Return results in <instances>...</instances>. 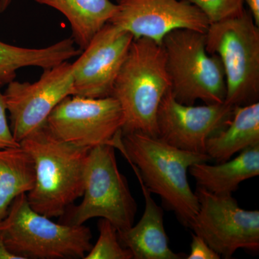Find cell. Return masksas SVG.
<instances>
[{
    "mask_svg": "<svg viewBox=\"0 0 259 259\" xmlns=\"http://www.w3.org/2000/svg\"><path fill=\"white\" fill-rule=\"evenodd\" d=\"M113 146L118 148L151 194L161 197L163 206L190 228L198 212L199 201L191 189L187 172L196 163H207L206 153L184 151L158 137L132 133L117 134Z\"/></svg>",
    "mask_w": 259,
    "mask_h": 259,
    "instance_id": "6da1fadb",
    "label": "cell"
},
{
    "mask_svg": "<svg viewBox=\"0 0 259 259\" xmlns=\"http://www.w3.org/2000/svg\"><path fill=\"white\" fill-rule=\"evenodd\" d=\"M35 163V186L27 193L30 207L46 217H61L81 196L91 148L54 137L44 125L20 143Z\"/></svg>",
    "mask_w": 259,
    "mask_h": 259,
    "instance_id": "7a4b0ae2",
    "label": "cell"
},
{
    "mask_svg": "<svg viewBox=\"0 0 259 259\" xmlns=\"http://www.w3.org/2000/svg\"><path fill=\"white\" fill-rule=\"evenodd\" d=\"M169 90L162 44L147 37L134 38L112 95L123 113L122 134L139 133L158 137V109Z\"/></svg>",
    "mask_w": 259,
    "mask_h": 259,
    "instance_id": "3957f363",
    "label": "cell"
},
{
    "mask_svg": "<svg viewBox=\"0 0 259 259\" xmlns=\"http://www.w3.org/2000/svg\"><path fill=\"white\" fill-rule=\"evenodd\" d=\"M0 233L20 259L83 258L93 246L90 228L53 222L31 208L26 193L10 204L0 221Z\"/></svg>",
    "mask_w": 259,
    "mask_h": 259,
    "instance_id": "277c9868",
    "label": "cell"
},
{
    "mask_svg": "<svg viewBox=\"0 0 259 259\" xmlns=\"http://www.w3.org/2000/svg\"><path fill=\"white\" fill-rule=\"evenodd\" d=\"M166 54L170 91L175 100L193 105L223 103L226 97L224 69L217 55L206 50L205 33L176 29L162 40Z\"/></svg>",
    "mask_w": 259,
    "mask_h": 259,
    "instance_id": "5b68a950",
    "label": "cell"
},
{
    "mask_svg": "<svg viewBox=\"0 0 259 259\" xmlns=\"http://www.w3.org/2000/svg\"><path fill=\"white\" fill-rule=\"evenodd\" d=\"M115 147L110 144L90 150L84 174L82 202L71 205L61 217V223L81 226L94 218H105L125 231L134 226L137 204L125 176L119 171Z\"/></svg>",
    "mask_w": 259,
    "mask_h": 259,
    "instance_id": "8992f818",
    "label": "cell"
},
{
    "mask_svg": "<svg viewBox=\"0 0 259 259\" xmlns=\"http://www.w3.org/2000/svg\"><path fill=\"white\" fill-rule=\"evenodd\" d=\"M249 10L211 23L206 50L222 62L226 82L225 103L234 107L258 102L259 28Z\"/></svg>",
    "mask_w": 259,
    "mask_h": 259,
    "instance_id": "52a82bcc",
    "label": "cell"
},
{
    "mask_svg": "<svg viewBox=\"0 0 259 259\" xmlns=\"http://www.w3.org/2000/svg\"><path fill=\"white\" fill-rule=\"evenodd\" d=\"M198 212L190 228L225 258L240 248H259V211L241 208L232 194L211 193L197 187Z\"/></svg>",
    "mask_w": 259,
    "mask_h": 259,
    "instance_id": "ba28073f",
    "label": "cell"
},
{
    "mask_svg": "<svg viewBox=\"0 0 259 259\" xmlns=\"http://www.w3.org/2000/svg\"><path fill=\"white\" fill-rule=\"evenodd\" d=\"M46 125L56 139L74 146H113L115 136L122 131L123 113L113 97L69 96L51 112Z\"/></svg>",
    "mask_w": 259,
    "mask_h": 259,
    "instance_id": "9c48e42d",
    "label": "cell"
},
{
    "mask_svg": "<svg viewBox=\"0 0 259 259\" xmlns=\"http://www.w3.org/2000/svg\"><path fill=\"white\" fill-rule=\"evenodd\" d=\"M4 95L9 112L10 129L20 144L24 139L45 125L48 117L64 99L72 96L73 64L65 61L44 69L33 83L12 81Z\"/></svg>",
    "mask_w": 259,
    "mask_h": 259,
    "instance_id": "30bf717a",
    "label": "cell"
},
{
    "mask_svg": "<svg viewBox=\"0 0 259 259\" xmlns=\"http://www.w3.org/2000/svg\"><path fill=\"white\" fill-rule=\"evenodd\" d=\"M134 39L131 32L107 23L72 63V96L112 97L115 80Z\"/></svg>",
    "mask_w": 259,
    "mask_h": 259,
    "instance_id": "8fae6325",
    "label": "cell"
},
{
    "mask_svg": "<svg viewBox=\"0 0 259 259\" xmlns=\"http://www.w3.org/2000/svg\"><path fill=\"white\" fill-rule=\"evenodd\" d=\"M117 9L109 23L131 32L134 38L147 37L161 44L176 29L205 33L210 23L195 5L185 0H117Z\"/></svg>",
    "mask_w": 259,
    "mask_h": 259,
    "instance_id": "7c38bea8",
    "label": "cell"
},
{
    "mask_svg": "<svg viewBox=\"0 0 259 259\" xmlns=\"http://www.w3.org/2000/svg\"><path fill=\"white\" fill-rule=\"evenodd\" d=\"M233 110L225 102L202 106L184 105L175 100L169 90L158 109V138L184 151L206 153L207 139L226 127Z\"/></svg>",
    "mask_w": 259,
    "mask_h": 259,
    "instance_id": "4fadbf2b",
    "label": "cell"
},
{
    "mask_svg": "<svg viewBox=\"0 0 259 259\" xmlns=\"http://www.w3.org/2000/svg\"><path fill=\"white\" fill-rule=\"evenodd\" d=\"M145 199V210L139 222L125 231H118L121 244L131 250L135 259H181L182 255L169 248L163 225V211L151 192L138 178Z\"/></svg>",
    "mask_w": 259,
    "mask_h": 259,
    "instance_id": "5bb4252c",
    "label": "cell"
},
{
    "mask_svg": "<svg viewBox=\"0 0 259 259\" xmlns=\"http://www.w3.org/2000/svg\"><path fill=\"white\" fill-rule=\"evenodd\" d=\"M259 145V102L233 107L224 128L207 139L206 154L217 163L231 159L236 153Z\"/></svg>",
    "mask_w": 259,
    "mask_h": 259,
    "instance_id": "9a60e30c",
    "label": "cell"
},
{
    "mask_svg": "<svg viewBox=\"0 0 259 259\" xmlns=\"http://www.w3.org/2000/svg\"><path fill=\"white\" fill-rule=\"evenodd\" d=\"M189 171L197 187L213 194H232L241 182L258 176L259 145L243 150L233 159L216 165L196 163Z\"/></svg>",
    "mask_w": 259,
    "mask_h": 259,
    "instance_id": "2e32d148",
    "label": "cell"
},
{
    "mask_svg": "<svg viewBox=\"0 0 259 259\" xmlns=\"http://www.w3.org/2000/svg\"><path fill=\"white\" fill-rule=\"evenodd\" d=\"M81 51L75 47L72 37L41 49L15 47L0 41V86L15 80L17 71L22 68L51 69L79 56Z\"/></svg>",
    "mask_w": 259,
    "mask_h": 259,
    "instance_id": "e0dca14e",
    "label": "cell"
},
{
    "mask_svg": "<svg viewBox=\"0 0 259 259\" xmlns=\"http://www.w3.org/2000/svg\"><path fill=\"white\" fill-rule=\"evenodd\" d=\"M51 7L69 20L75 44L83 50L93 37L113 18L117 5L110 0H34Z\"/></svg>",
    "mask_w": 259,
    "mask_h": 259,
    "instance_id": "ac0fdd59",
    "label": "cell"
},
{
    "mask_svg": "<svg viewBox=\"0 0 259 259\" xmlns=\"http://www.w3.org/2000/svg\"><path fill=\"white\" fill-rule=\"evenodd\" d=\"M36 180L32 156L21 146L0 148V221L20 194L28 193Z\"/></svg>",
    "mask_w": 259,
    "mask_h": 259,
    "instance_id": "d6986e66",
    "label": "cell"
},
{
    "mask_svg": "<svg viewBox=\"0 0 259 259\" xmlns=\"http://www.w3.org/2000/svg\"><path fill=\"white\" fill-rule=\"evenodd\" d=\"M99 236L96 244L84 259H133L131 250L121 244L118 231L110 221L102 218L98 223Z\"/></svg>",
    "mask_w": 259,
    "mask_h": 259,
    "instance_id": "ffe728a7",
    "label": "cell"
},
{
    "mask_svg": "<svg viewBox=\"0 0 259 259\" xmlns=\"http://www.w3.org/2000/svg\"><path fill=\"white\" fill-rule=\"evenodd\" d=\"M195 5L205 15L209 23L239 16L244 13V0H185Z\"/></svg>",
    "mask_w": 259,
    "mask_h": 259,
    "instance_id": "44dd1931",
    "label": "cell"
},
{
    "mask_svg": "<svg viewBox=\"0 0 259 259\" xmlns=\"http://www.w3.org/2000/svg\"><path fill=\"white\" fill-rule=\"evenodd\" d=\"M20 146L12 134L7 118V108L4 95L0 92V148H16Z\"/></svg>",
    "mask_w": 259,
    "mask_h": 259,
    "instance_id": "7402d4cb",
    "label": "cell"
},
{
    "mask_svg": "<svg viewBox=\"0 0 259 259\" xmlns=\"http://www.w3.org/2000/svg\"><path fill=\"white\" fill-rule=\"evenodd\" d=\"M221 255L197 235H192L191 250L188 259H220Z\"/></svg>",
    "mask_w": 259,
    "mask_h": 259,
    "instance_id": "603a6c76",
    "label": "cell"
},
{
    "mask_svg": "<svg viewBox=\"0 0 259 259\" xmlns=\"http://www.w3.org/2000/svg\"><path fill=\"white\" fill-rule=\"evenodd\" d=\"M248 5V10L251 13L255 23L259 26V0H244Z\"/></svg>",
    "mask_w": 259,
    "mask_h": 259,
    "instance_id": "cb8c5ba5",
    "label": "cell"
},
{
    "mask_svg": "<svg viewBox=\"0 0 259 259\" xmlns=\"http://www.w3.org/2000/svg\"><path fill=\"white\" fill-rule=\"evenodd\" d=\"M0 259H20V257L10 252L7 248L1 233H0Z\"/></svg>",
    "mask_w": 259,
    "mask_h": 259,
    "instance_id": "d4e9b609",
    "label": "cell"
},
{
    "mask_svg": "<svg viewBox=\"0 0 259 259\" xmlns=\"http://www.w3.org/2000/svg\"><path fill=\"white\" fill-rule=\"evenodd\" d=\"M12 0H0V13H4L9 8Z\"/></svg>",
    "mask_w": 259,
    "mask_h": 259,
    "instance_id": "484cf974",
    "label": "cell"
}]
</instances>
